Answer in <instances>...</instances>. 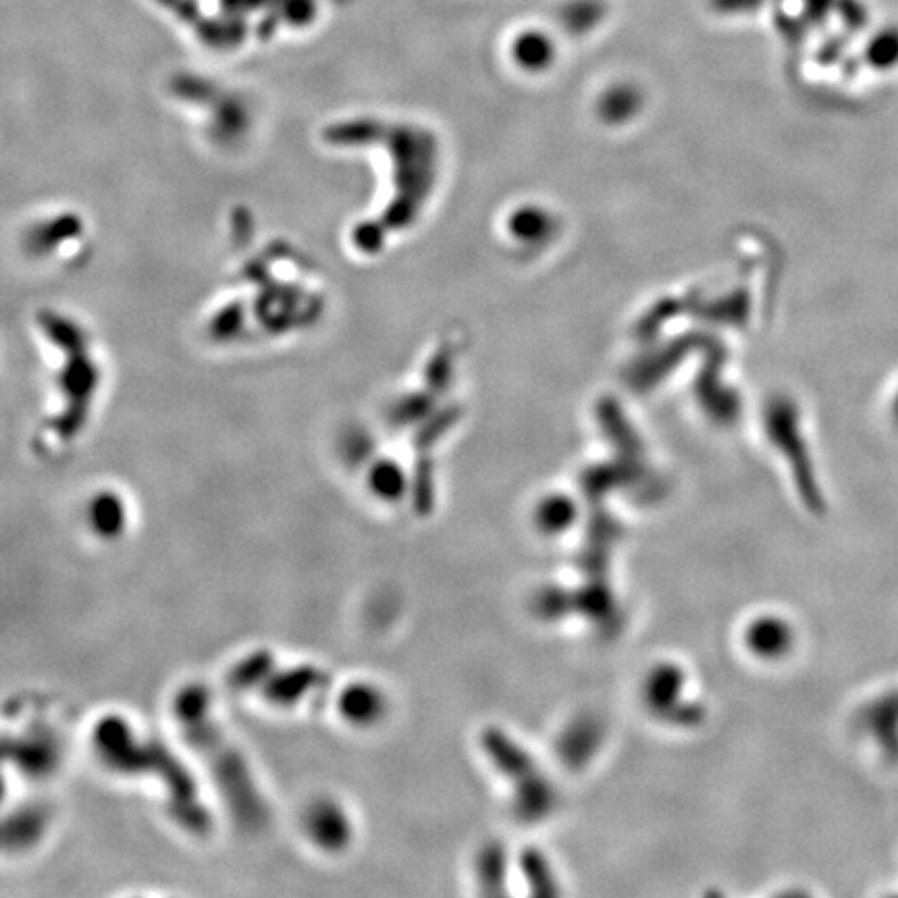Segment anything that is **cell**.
<instances>
[{"mask_svg": "<svg viewBox=\"0 0 898 898\" xmlns=\"http://www.w3.org/2000/svg\"><path fill=\"white\" fill-rule=\"evenodd\" d=\"M177 718L181 726H186L190 741L206 755L240 822L260 826L264 822V805L260 795L252 784L246 763L225 743L221 730H215L213 722H210L204 693L196 689L183 693L177 701Z\"/></svg>", "mask_w": 898, "mask_h": 898, "instance_id": "obj_1", "label": "cell"}, {"mask_svg": "<svg viewBox=\"0 0 898 898\" xmlns=\"http://www.w3.org/2000/svg\"><path fill=\"white\" fill-rule=\"evenodd\" d=\"M96 747L107 757V761L115 763V768L121 770H148L150 765H158L163 774V780L171 784V801L173 811L181 820V824L190 826L192 830H204L206 826V813L202 807L196 805L194 786L190 784V778L186 772L179 770V763L171 759L169 753L161 751V747H148L138 745L136 738L131 741L129 730L119 720H107L102 722L96 730Z\"/></svg>", "mask_w": 898, "mask_h": 898, "instance_id": "obj_2", "label": "cell"}, {"mask_svg": "<svg viewBox=\"0 0 898 898\" xmlns=\"http://www.w3.org/2000/svg\"><path fill=\"white\" fill-rule=\"evenodd\" d=\"M321 686H325V680L319 670L300 668L275 678L269 684V697L279 703H294L310 691H319Z\"/></svg>", "mask_w": 898, "mask_h": 898, "instance_id": "obj_3", "label": "cell"}, {"mask_svg": "<svg viewBox=\"0 0 898 898\" xmlns=\"http://www.w3.org/2000/svg\"><path fill=\"white\" fill-rule=\"evenodd\" d=\"M381 709V699L371 689H354L343 697V711L352 720L368 722L373 720Z\"/></svg>", "mask_w": 898, "mask_h": 898, "instance_id": "obj_4", "label": "cell"}, {"mask_svg": "<svg viewBox=\"0 0 898 898\" xmlns=\"http://www.w3.org/2000/svg\"><path fill=\"white\" fill-rule=\"evenodd\" d=\"M115 508H119V501H115L113 497H104L96 501L94 520L100 531H113L115 524L121 522V514L115 516Z\"/></svg>", "mask_w": 898, "mask_h": 898, "instance_id": "obj_5", "label": "cell"}]
</instances>
